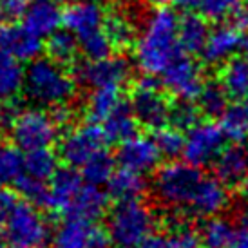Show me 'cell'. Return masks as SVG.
Here are the masks:
<instances>
[{
	"label": "cell",
	"mask_w": 248,
	"mask_h": 248,
	"mask_svg": "<svg viewBox=\"0 0 248 248\" xmlns=\"http://www.w3.org/2000/svg\"><path fill=\"white\" fill-rule=\"evenodd\" d=\"M203 178L200 167L183 161H169L156 169L152 179V192L159 205L170 208L174 212L186 214L194 190Z\"/></svg>",
	"instance_id": "cell-4"
},
{
	"label": "cell",
	"mask_w": 248,
	"mask_h": 248,
	"mask_svg": "<svg viewBox=\"0 0 248 248\" xmlns=\"http://www.w3.org/2000/svg\"><path fill=\"white\" fill-rule=\"evenodd\" d=\"M169 122H172L174 127H178L181 131H186L196 122H200V109L192 102H179L170 107Z\"/></svg>",
	"instance_id": "cell-40"
},
{
	"label": "cell",
	"mask_w": 248,
	"mask_h": 248,
	"mask_svg": "<svg viewBox=\"0 0 248 248\" xmlns=\"http://www.w3.org/2000/svg\"><path fill=\"white\" fill-rule=\"evenodd\" d=\"M107 210H109V194L102 190V186L91 185V183L83 181L82 188L78 190L75 201L71 205L69 216L71 217L96 221L100 217H104Z\"/></svg>",
	"instance_id": "cell-21"
},
{
	"label": "cell",
	"mask_w": 248,
	"mask_h": 248,
	"mask_svg": "<svg viewBox=\"0 0 248 248\" xmlns=\"http://www.w3.org/2000/svg\"><path fill=\"white\" fill-rule=\"evenodd\" d=\"M47 183L49 185L46 188V196L40 207H44L49 212L67 217L76 194L83 185L80 172H76V169L73 167H63V169L58 167Z\"/></svg>",
	"instance_id": "cell-12"
},
{
	"label": "cell",
	"mask_w": 248,
	"mask_h": 248,
	"mask_svg": "<svg viewBox=\"0 0 248 248\" xmlns=\"http://www.w3.org/2000/svg\"><path fill=\"white\" fill-rule=\"evenodd\" d=\"M178 15L165 6L152 9L134 36V62L143 76H159L181 53L178 44Z\"/></svg>",
	"instance_id": "cell-1"
},
{
	"label": "cell",
	"mask_w": 248,
	"mask_h": 248,
	"mask_svg": "<svg viewBox=\"0 0 248 248\" xmlns=\"http://www.w3.org/2000/svg\"><path fill=\"white\" fill-rule=\"evenodd\" d=\"M198 7L207 20L223 22L230 18L241 6L239 0H200Z\"/></svg>",
	"instance_id": "cell-38"
},
{
	"label": "cell",
	"mask_w": 248,
	"mask_h": 248,
	"mask_svg": "<svg viewBox=\"0 0 248 248\" xmlns=\"http://www.w3.org/2000/svg\"><path fill=\"white\" fill-rule=\"evenodd\" d=\"M228 203H230L228 186L219 178L203 174V178L200 179V183L194 190L186 216L207 219L210 216H217L223 210H227Z\"/></svg>",
	"instance_id": "cell-15"
},
{
	"label": "cell",
	"mask_w": 248,
	"mask_h": 248,
	"mask_svg": "<svg viewBox=\"0 0 248 248\" xmlns=\"http://www.w3.org/2000/svg\"><path fill=\"white\" fill-rule=\"evenodd\" d=\"M235 230L237 227L232 221L217 214V216H210L205 219L198 234L205 248H225L234 239Z\"/></svg>",
	"instance_id": "cell-29"
},
{
	"label": "cell",
	"mask_w": 248,
	"mask_h": 248,
	"mask_svg": "<svg viewBox=\"0 0 248 248\" xmlns=\"http://www.w3.org/2000/svg\"><path fill=\"white\" fill-rule=\"evenodd\" d=\"M219 85L232 100L248 98V63L245 58L232 56L223 62L219 71Z\"/></svg>",
	"instance_id": "cell-27"
},
{
	"label": "cell",
	"mask_w": 248,
	"mask_h": 248,
	"mask_svg": "<svg viewBox=\"0 0 248 248\" xmlns=\"http://www.w3.org/2000/svg\"><path fill=\"white\" fill-rule=\"evenodd\" d=\"M208 24L203 15H196L192 11H185V15L178 20V44L181 53L196 55L201 53L208 36Z\"/></svg>",
	"instance_id": "cell-22"
},
{
	"label": "cell",
	"mask_w": 248,
	"mask_h": 248,
	"mask_svg": "<svg viewBox=\"0 0 248 248\" xmlns=\"http://www.w3.org/2000/svg\"><path fill=\"white\" fill-rule=\"evenodd\" d=\"M243 38H245L243 29L234 20H223L219 26L208 31L205 46L201 49V56L210 65H219V63L227 62L228 58H232L241 49Z\"/></svg>",
	"instance_id": "cell-16"
},
{
	"label": "cell",
	"mask_w": 248,
	"mask_h": 248,
	"mask_svg": "<svg viewBox=\"0 0 248 248\" xmlns=\"http://www.w3.org/2000/svg\"><path fill=\"white\" fill-rule=\"evenodd\" d=\"M15 203H16V196L7 186L0 185V227L6 223L7 216L13 210Z\"/></svg>",
	"instance_id": "cell-43"
},
{
	"label": "cell",
	"mask_w": 248,
	"mask_h": 248,
	"mask_svg": "<svg viewBox=\"0 0 248 248\" xmlns=\"http://www.w3.org/2000/svg\"><path fill=\"white\" fill-rule=\"evenodd\" d=\"M167 248H205L200 234L185 225H176L167 235Z\"/></svg>",
	"instance_id": "cell-41"
},
{
	"label": "cell",
	"mask_w": 248,
	"mask_h": 248,
	"mask_svg": "<svg viewBox=\"0 0 248 248\" xmlns=\"http://www.w3.org/2000/svg\"><path fill=\"white\" fill-rule=\"evenodd\" d=\"M78 80L87 87L124 85L131 78V65L122 56H105L100 60H87L78 67Z\"/></svg>",
	"instance_id": "cell-14"
},
{
	"label": "cell",
	"mask_w": 248,
	"mask_h": 248,
	"mask_svg": "<svg viewBox=\"0 0 248 248\" xmlns=\"http://www.w3.org/2000/svg\"><path fill=\"white\" fill-rule=\"evenodd\" d=\"M58 169V156L51 147H42L24 152V172L35 179L47 183Z\"/></svg>",
	"instance_id": "cell-30"
},
{
	"label": "cell",
	"mask_w": 248,
	"mask_h": 248,
	"mask_svg": "<svg viewBox=\"0 0 248 248\" xmlns=\"http://www.w3.org/2000/svg\"><path fill=\"white\" fill-rule=\"evenodd\" d=\"M24 62L0 51V104H9L24 91Z\"/></svg>",
	"instance_id": "cell-24"
},
{
	"label": "cell",
	"mask_w": 248,
	"mask_h": 248,
	"mask_svg": "<svg viewBox=\"0 0 248 248\" xmlns=\"http://www.w3.org/2000/svg\"><path fill=\"white\" fill-rule=\"evenodd\" d=\"M114 170H116V159L104 149V151H98L96 154H93L80 167V176L85 183L102 186L109 181Z\"/></svg>",
	"instance_id": "cell-32"
},
{
	"label": "cell",
	"mask_w": 248,
	"mask_h": 248,
	"mask_svg": "<svg viewBox=\"0 0 248 248\" xmlns=\"http://www.w3.org/2000/svg\"><path fill=\"white\" fill-rule=\"evenodd\" d=\"M105 185L109 198H114L116 201L140 200L147 190V179L143 174L120 167L112 172Z\"/></svg>",
	"instance_id": "cell-25"
},
{
	"label": "cell",
	"mask_w": 248,
	"mask_h": 248,
	"mask_svg": "<svg viewBox=\"0 0 248 248\" xmlns=\"http://www.w3.org/2000/svg\"><path fill=\"white\" fill-rule=\"evenodd\" d=\"M147 2H151V4H154V6H165V4H169L170 0H147Z\"/></svg>",
	"instance_id": "cell-51"
},
{
	"label": "cell",
	"mask_w": 248,
	"mask_h": 248,
	"mask_svg": "<svg viewBox=\"0 0 248 248\" xmlns=\"http://www.w3.org/2000/svg\"><path fill=\"white\" fill-rule=\"evenodd\" d=\"M26 96L42 107H56L69 104L76 94L75 76L62 63L46 58H35L29 62L24 78Z\"/></svg>",
	"instance_id": "cell-2"
},
{
	"label": "cell",
	"mask_w": 248,
	"mask_h": 248,
	"mask_svg": "<svg viewBox=\"0 0 248 248\" xmlns=\"http://www.w3.org/2000/svg\"><path fill=\"white\" fill-rule=\"evenodd\" d=\"M239 192H241V198L248 203V174L245 176L241 183H239Z\"/></svg>",
	"instance_id": "cell-48"
},
{
	"label": "cell",
	"mask_w": 248,
	"mask_h": 248,
	"mask_svg": "<svg viewBox=\"0 0 248 248\" xmlns=\"http://www.w3.org/2000/svg\"><path fill=\"white\" fill-rule=\"evenodd\" d=\"M129 107L140 125L154 131L161 125L169 124L172 105L169 104L167 94L156 85L152 76H143L132 89Z\"/></svg>",
	"instance_id": "cell-8"
},
{
	"label": "cell",
	"mask_w": 248,
	"mask_h": 248,
	"mask_svg": "<svg viewBox=\"0 0 248 248\" xmlns=\"http://www.w3.org/2000/svg\"><path fill=\"white\" fill-rule=\"evenodd\" d=\"M87 2H94V4H104L107 0H87Z\"/></svg>",
	"instance_id": "cell-53"
},
{
	"label": "cell",
	"mask_w": 248,
	"mask_h": 248,
	"mask_svg": "<svg viewBox=\"0 0 248 248\" xmlns=\"http://www.w3.org/2000/svg\"><path fill=\"white\" fill-rule=\"evenodd\" d=\"M16 192L20 194L22 198L29 203H35V205H42L44 201V196H46V188H47V183L46 181H40V179H35L28 176L26 172H22V176L13 183Z\"/></svg>",
	"instance_id": "cell-39"
},
{
	"label": "cell",
	"mask_w": 248,
	"mask_h": 248,
	"mask_svg": "<svg viewBox=\"0 0 248 248\" xmlns=\"http://www.w3.org/2000/svg\"><path fill=\"white\" fill-rule=\"evenodd\" d=\"M105 145H107V138L100 124L89 122V124L76 125L60 140V158L67 167L80 169L93 154L104 151Z\"/></svg>",
	"instance_id": "cell-10"
},
{
	"label": "cell",
	"mask_w": 248,
	"mask_h": 248,
	"mask_svg": "<svg viewBox=\"0 0 248 248\" xmlns=\"http://www.w3.org/2000/svg\"><path fill=\"white\" fill-rule=\"evenodd\" d=\"M114 159L120 167L145 176V174L158 169L161 154H159L158 147L154 145V140L151 136H143V134L136 132L131 138L120 141Z\"/></svg>",
	"instance_id": "cell-13"
},
{
	"label": "cell",
	"mask_w": 248,
	"mask_h": 248,
	"mask_svg": "<svg viewBox=\"0 0 248 248\" xmlns=\"http://www.w3.org/2000/svg\"><path fill=\"white\" fill-rule=\"evenodd\" d=\"M58 129L51 112L40 107L18 110L9 124L11 141L24 152L51 147L58 140Z\"/></svg>",
	"instance_id": "cell-6"
},
{
	"label": "cell",
	"mask_w": 248,
	"mask_h": 248,
	"mask_svg": "<svg viewBox=\"0 0 248 248\" xmlns=\"http://www.w3.org/2000/svg\"><path fill=\"white\" fill-rule=\"evenodd\" d=\"M100 124H102L107 141H116V143L134 136L140 127L138 120L134 118L131 107L125 104H122L118 109L112 110L109 116Z\"/></svg>",
	"instance_id": "cell-28"
},
{
	"label": "cell",
	"mask_w": 248,
	"mask_h": 248,
	"mask_svg": "<svg viewBox=\"0 0 248 248\" xmlns=\"http://www.w3.org/2000/svg\"><path fill=\"white\" fill-rule=\"evenodd\" d=\"M241 49H243V58H245V62L248 63V36H247V38H243Z\"/></svg>",
	"instance_id": "cell-49"
},
{
	"label": "cell",
	"mask_w": 248,
	"mask_h": 248,
	"mask_svg": "<svg viewBox=\"0 0 248 248\" xmlns=\"http://www.w3.org/2000/svg\"><path fill=\"white\" fill-rule=\"evenodd\" d=\"M225 134L217 124L210 120L196 122L192 127L185 131V141H183V152L181 156L186 163L196 167L212 165L216 156L225 147Z\"/></svg>",
	"instance_id": "cell-9"
},
{
	"label": "cell",
	"mask_w": 248,
	"mask_h": 248,
	"mask_svg": "<svg viewBox=\"0 0 248 248\" xmlns=\"http://www.w3.org/2000/svg\"><path fill=\"white\" fill-rule=\"evenodd\" d=\"M26 2H28V0H26Z\"/></svg>",
	"instance_id": "cell-55"
},
{
	"label": "cell",
	"mask_w": 248,
	"mask_h": 248,
	"mask_svg": "<svg viewBox=\"0 0 248 248\" xmlns=\"http://www.w3.org/2000/svg\"><path fill=\"white\" fill-rule=\"evenodd\" d=\"M4 225L9 248H46L51 241L49 223L35 203L16 201Z\"/></svg>",
	"instance_id": "cell-5"
},
{
	"label": "cell",
	"mask_w": 248,
	"mask_h": 248,
	"mask_svg": "<svg viewBox=\"0 0 248 248\" xmlns=\"http://www.w3.org/2000/svg\"><path fill=\"white\" fill-rule=\"evenodd\" d=\"M22 26L38 38H47L62 28V6L60 0H28Z\"/></svg>",
	"instance_id": "cell-17"
},
{
	"label": "cell",
	"mask_w": 248,
	"mask_h": 248,
	"mask_svg": "<svg viewBox=\"0 0 248 248\" xmlns=\"http://www.w3.org/2000/svg\"><path fill=\"white\" fill-rule=\"evenodd\" d=\"M44 47H46L47 56L51 60L62 63V65L73 63L76 60L78 53H80L76 36L73 33H69L67 29H58L53 35H49Z\"/></svg>",
	"instance_id": "cell-31"
},
{
	"label": "cell",
	"mask_w": 248,
	"mask_h": 248,
	"mask_svg": "<svg viewBox=\"0 0 248 248\" xmlns=\"http://www.w3.org/2000/svg\"><path fill=\"white\" fill-rule=\"evenodd\" d=\"M170 2L181 11H194L200 4V0H170Z\"/></svg>",
	"instance_id": "cell-47"
},
{
	"label": "cell",
	"mask_w": 248,
	"mask_h": 248,
	"mask_svg": "<svg viewBox=\"0 0 248 248\" xmlns=\"http://www.w3.org/2000/svg\"><path fill=\"white\" fill-rule=\"evenodd\" d=\"M0 51L15 56L20 62H31L42 55V38L29 33L22 24H0Z\"/></svg>",
	"instance_id": "cell-18"
},
{
	"label": "cell",
	"mask_w": 248,
	"mask_h": 248,
	"mask_svg": "<svg viewBox=\"0 0 248 248\" xmlns=\"http://www.w3.org/2000/svg\"><path fill=\"white\" fill-rule=\"evenodd\" d=\"M198 109L207 118H217L228 104L227 93L223 91L219 83H205L201 93L196 98Z\"/></svg>",
	"instance_id": "cell-37"
},
{
	"label": "cell",
	"mask_w": 248,
	"mask_h": 248,
	"mask_svg": "<svg viewBox=\"0 0 248 248\" xmlns=\"http://www.w3.org/2000/svg\"><path fill=\"white\" fill-rule=\"evenodd\" d=\"M76 40H78V49L85 56V60H100V58L110 56L114 51L104 28L91 31V33L80 36Z\"/></svg>",
	"instance_id": "cell-36"
},
{
	"label": "cell",
	"mask_w": 248,
	"mask_h": 248,
	"mask_svg": "<svg viewBox=\"0 0 248 248\" xmlns=\"http://www.w3.org/2000/svg\"><path fill=\"white\" fill-rule=\"evenodd\" d=\"M136 248H167V235L152 232L149 237H145Z\"/></svg>",
	"instance_id": "cell-46"
},
{
	"label": "cell",
	"mask_w": 248,
	"mask_h": 248,
	"mask_svg": "<svg viewBox=\"0 0 248 248\" xmlns=\"http://www.w3.org/2000/svg\"><path fill=\"white\" fill-rule=\"evenodd\" d=\"M163 93L178 102H196L205 85V73L190 55L179 53L172 62L161 71Z\"/></svg>",
	"instance_id": "cell-7"
},
{
	"label": "cell",
	"mask_w": 248,
	"mask_h": 248,
	"mask_svg": "<svg viewBox=\"0 0 248 248\" xmlns=\"http://www.w3.org/2000/svg\"><path fill=\"white\" fill-rule=\"evenodd\" d=\"M219 127L225 138L232 143H245L248 141V98L234 100L227 104L219 116Z\"/></svg>",
	"instance_id": "cell-23"
},
{
	"label": "cell",
	"mask_w": 248,
	"mask_h": 248,
	"mask_svg": "<svg viewBox=\"0 0 248 248\" xmlns=\"http://www.w3.org/2000/svg\"><path fill=\"white\" fill-rule=\"evenodd\" d=\"M122 104H124L122 85H102L91 89L89 96L85 100V110L93 122L100 124Z\"/></svg>",
	"instance_id": "cell-26"
},
{
	"label": "cell",
	"mask_w": 248,
	"mask_h": 248,
	"mask_svg": "<svg viewBox=\"0 0 248 248\" xmlns=\"http://www.w3.org/2000/svg\"><path fill=\"white\" fill-rule=\"evenodd\" d=\"M225 248H248V225L241 223V228L235 230L234 239L230 241V245Z\"/></svg>",
	"instance_id": "cell-45"
},
{
	"label": "cell",
	"mask_w": 248,
	"mask_h": 248,
	"mask_svg": "<svg viewBox=\"0 0 248 248\" xmlns=\"http://www.w3.org/2000/svg\"><path fill=\"white\" fill-rule=\"evenodd\" d=\"M4 124H6V114H4V109H2V105H0V131H2Z\"/></svg>",
	"instance_id": "cell-52"
},
{
	"label": "cell",
	"mask_w": 248,
	"mask_h": 248,
	"mask_svg": "<svg viewBox=\"0 0 248 248\" xmlns=\"http://www.w3.org/2000/svg\"><path fill=\"white\" fill-rule=\"evenodd\" d=\"M104 29L114 49H124L127 46H131L132 42H134V36H136V31H134L131 18L122 13H114L105 16Z\"/></svg>",
	"instance_id": "cell-35"
},
{
	"label": "cell",
	"mask_w": 248,
	"mask_h": 248,
	"mask_svg": "<svg viewBox=\"0 0 248 248\" xmlns=\"http://www.w3.org/2000/svg\"><path fill=\"white\" fill-rule=\"evenodd\" d=\"M154 140V145L158 147L161 158L176 159L183 152V141H185V132L174 127V125H161L154 129V134L151 136Z\"/></svg>",
	"instance_id": "cell-34"
},
{
	"label": "cell",
	"mask_w": 248,
	"mask_h": 248,
	"mask_svg": "<svg viewBox=\"0 0 248 248\" xmlns=\"http://www.w3.org/2000/svg\"><path fill=\"white\" fill-rule=\"evenodd\" d=\"M0 248H9V243H7V237L4 232H0Z\"/></svg>",
	"instance_id": "cell-50"
},
{
	"label": "cell",
	"mask_w": 248,
	"mask_h": 248,
	"mask_svg": "<svg viewBox=\"0 0 248 248\" xmlns=\"http://www.w3.org/2000/svg\"><path fill=\"white\" fill-rule=\"evenodd\" d=\"M156 214L140 200L116 201L107 214L105 232L114 248H136L156 230Z\"/></svg>",
	"instance_id": "cell-3"
},
{
	"label": "cell",
	"mask_w": 248,
	"mask_h": 248,
	"mask_svg": "<svg viewBox=\"0 0 248 248\" xmlns=\"http://www.w3.org/2000/svg\"><path fill=\"white\" fill-rule=\"evenodd\" d=\"M105 13L100 4L87 2V0H76L73 4L62 9V26L69 33L80 38L91 31L104 28Z\"/></svg>",
	"instance_id": "cell-19"
},
{
	"label": "cell",
	"mask_w": 248,
	"mask_h": 248,
	"mask_svg": "<svg viewBox=\"0 0 248 248\" xmlns=\"http://www.w3.org/2000/svg\"><path fill=\"white\" fill-rule=\"evenodd\" d=\"M212 165L216 178H219L227 186L239 185L248 174V149L243 147V143L223 147Z\"/></svg>",
	"instance_id": "cell-20"
},
{
	"label": "cell",
	"mask_w": 248,
	"mask_h": 248,
	"mask_svg": "<svg viewBox=\"0 0 248 248\" xmlns=\"http://www.w3.org/2000/svg\"><path fill=\"white\" fill-rule=\"evenodd\" d=\"M55 248H109V237L105 228L96 221L82 219V217H67L60 223L53 234Z\"/></svg>",
	"instance_id": "cell-11"
},
{
	"label": "cell",
	"mask_w": 248,
	"mask_h": 248,
	"mask_svg": "<svg viewBox=\"0 0 248 248\" xmlns=\"http://www.w3.org/2000/svg\"><path fill=\"white\" fill-rule=\"evenodd\" d=\"M51 116H53V120H55V124L58 127H63V125H69L73 122V109L69 107V104L56 105L51 110Z\"/></svg>",
	"instance_id": "cell-44"
},
{
	"label": "cell",
	"mask_w": 248,
	"mask_h": 248,
	"mask_svg": "<svg viewBox=\"0 0 248 248\" xmlns=\"http://www.w3.org/2000/svg\"><path fill=\"white\" fill-rule=\"evenodd\" d=\"M243 11L247 13V16H248V0H247V4H245V7H243Z\"/></svg>",
	"instance_id": "cell-54"
},
{
	"label": "cell",
	"mask_w": 248,
	"mask_h": 248,
	"mask_svg": "<svg viewBox=\"0 0 248 248\" xmlns=\"http://www.w3.org/2000/svg\"><path fill=\"white\" fill-rule=\"evenodd\" d=\"M26 7V0H0V24L16 22Z\"/></svg>",
	"instance_id": "cell-42"
},
{
	"label": "cell",
	"mask_w": 248,
	"mask_h": 248,
	"mask_svg": "<svg viewBox=\"0 0 248 248\" xmlns=\"http://www.w3.org/2000/svg\"><path fill=\"white\" fill-rule=\"evenodd\" d=\"M24 172V151L13 141H0V185L9 186Z\"/></svg>",
	"instance_id": "cell-33"
}]
</instances>
